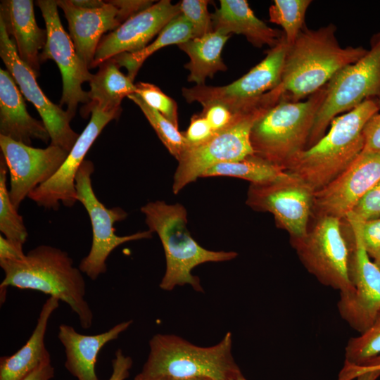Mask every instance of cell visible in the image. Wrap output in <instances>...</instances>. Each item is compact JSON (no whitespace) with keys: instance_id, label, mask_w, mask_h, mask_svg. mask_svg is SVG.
<instances>
[{"instance_id":"ab89813d","label":"cell","mask_w":380,"mask_h":380,"mask_svg":"<svg viewBox=\"0 0 380 380\" xmlns=\"http://www.w3.org/2000/svg\"><path fill=\"white\" fill-rule=\"evenodd\" d=\"M363 150L380 153V113L373 115L363 129Z\"/></svg>"},{"instance_id":"7c38bea8","label":"cell","mask_w":380,"mask_h":380,"mask_svg":"<svg viewBox=\"0 0 380 380\" xmlns=\"http://www.w3.org/2000/svg\"><path fill=\"white\" fill-rule=\"evenodd\" d=\"M350 229L349 278L352 290L340 292L337 306L341 317L360 334L380 311V269L371 260L361 235V222L347 216Z\"/></svg>"},{"instance_id":"cb8c5ba5","label":"cell","mask_w":380,"mask_h":380,"mask_svg":"<svg viewBox=\"0 0 380 380\" xmlns=\"http://www.w3.org/2000/svg\"><path fill=\"white\" fill-rule=\"evenodd\" d=\"M220 6L211 14L213 30L225 34H242L253 46H275L284 32L258 18L246 0H220Z\"/></svg>"},{"instance_id":"7402d4cb","label":"cell","mask_w":380,"mask_h":380,"mask_svg":"<svg viewBox=\"0 0 380 380\" xmlns=\"http://www.w3.org/2000/svg\"><path fill=\"white\" fill-rule=\"evenodd\" d=\"M132 322V320L120 322L96 335L80 334L72 326L61 324L58 338L65 350L67 370L77 380H99L95 370L99 351L106 344L117 339Z\"/></svg>"},{"instance_id":"7dc6e473","label":"cell","mask_w":380,"mask_h":380,"mask_svg":"<svg viewBox=\"0 0 380 380\" xmlns=\"http://www.w3.org/2000/svg\"><path fill=\"white\" fill-rule=\"evenodd\" d=\"M374 263L380 269V249L373 255Z\"/></svg>"},{"instance_id":"3957f363","label":"cell","mask_w":380,"mask_h":380,"mask_svg":"<svg viewBox=\"0 0 380 380\" xmlns=\"http://www.w3.org/2000/svg\"><path fill=\"white\" fill-rule=\"evenodd\" d=\"M336 27L330 23L317 30L305 26L289 46L281 87L282 99L298 102L324 87L343 68L355 63L368 51L362 46L341 47Z\"/></svg>"},{"instance_id":"f907efd6","label":"cell","mask_w":380,"mask_h":380,"mask_svg":"<svg viewBox=\"0 0 380 380\" xmlns=\"http://www.w3.org/2000/svg\"><path fill=\"white\" fill-rule=\"evenodd\" d=\"M373 370H380V365L376 367H374L373 369H372L371 371H373Z\"/></svg>"},{"instance_id":"e0dca14e","label":"cell","mask_w":380,"mask_h":380,"mask_svg":"<svg viewBox=\"0 0 380 380\" xmlns=\"http://www.w3.org/2000/svg\"><path fill=\"white\" fill-rule=\"evenodd\" d=\"M0 147L9 173L10 198L17 210L34 189L55 175L69 153L57 146L34 148L3 135Z\"/></svg>"},{"instance_id":"9c48e42d","label":"cell","mask_w":380,"mask_h":380,"mask_svg":"<svg viewBox=\"0 0 380 380\" xmlns=\"http://www.w3.org/2000/svg\"><path fill=\"white\" fill-rule=\"evenodd\" d=\"M94 170L93 163L84 160L75 181L77 201L85 208L92 229L91 249L78 267L91 280H96L106 272V260L114 249L126 242L149 239L153 233L148 229L122 236L115 234L113 224L125 220L127 213L120 207L108 208L97 198L91 184V176Z\"/></svg>"},{"instance_id":"b9f144b4","label":"cell","mask_w":380,"mask_h":380,"mask_svg":"<svg viewBox=\"0 0 380 380\" xmlns=\"http://www.w3.org/2000/svg\"><path fill=\"white\" fill-rule=\"evenodd\" d=\"M132 363L129 356L125 355L121 349H118L112 360L113 372L108 380H125L129 375Z\"/></svg>"},{"instance_id":"816d5d0a","label":"cell","mask_w":380,"mask_h":380,"mask_svg":"<svg viewBox=\"0 0 380 380\" xmlns=\"http://www.w3.org/2000/svg\"><path fill=\"white\" fill-rule=\"evenodd\" d=\"M378 102H379V108H380V96L378 98Z\"/></svg>"},{"instance_id":"d6986e66","label":"cell","mask_w":380,"mask_h":380,"mask_svg":"<svg viewBox=\"0 0 380 380\" xmlns=\"http://www.w3.org/2000/svg\"><path fill=\"white\" fill-rule=\"evenodd\" d=\"M180 13L179 3L172 4L170 0H161L130 17L101 38L91 68L120 53L143 49Z\"/></svg>"},{"instance_id":"8d00e7d4","label":"cell","mask_w":380,"mask_h":380,"mask_svg":"<svg viewBox=\"0 0 380 380\" xmlns=\"http://www.w3.org/2000/svg\"><path fill=\"white\" fill-rule=\"evenodd\" d=\"M237 113H234L226 106L215 102L203 106L201 113L216 133L229 126L234 122Z\"/></svg>"},{"instance_id":"f35d334b","label":"cell","mask_w":380,"mask_h":380,"mask_svg":"<svg viewBox=\"0 0 380 380\" xmlns=\"http://www.w3.org/2000/svg\"><path fill=\"white\" fill-rule=\"evenodd\" d=\"M361 235L365 248L372 258L380 249V217L361 222Z\"/></svg>"},{"instance_id":"ffe728a7","label":"cell","mask_w":380,"mask_h":380,"mask_svg":"<svg viewBox=\"0 0 380 380\" xmlns=\"http://www.w3.org/2000/svg\"><path fill=\"white\" fill-rule=\"evenodd\" d=\"M56 3L67 19L76 53L91 68L103 34L115 30L127 18L112 1H106L103 6L92 9L76 6L71 0H58Z\"/></svg>"},{"instance_id":"30bf717a","label":"cell","mask_w":380,"mask_h":380,"mask_svg":"<svg viewBox=\"0 0 380 380\" xmlns=\"http://www.w3.org/2000/svg\"><path fill=\"white\" fill-rule=\"evenodd\" d=\"M333 217L317 218L313 228L292 245L305 268L322 284L340 292L352 290L349 278L350 246Z\"/></svg>"},{"instance_id":"bcb514c9","label":"cell","mask_w":380,"mask_h":380,"mask_svg":"<svg viewBox=\"0 0 380 380\" xmlns=\"http://www.w3.org/2000/svg\"><path fill=\"white\" fill-rule=\"evenodd\" d=\"M380 376V370L365 372L357 377V380H376Z\"/></svg>"},{"instance_id":"484cf974","label":"cell","mask_w":380,"mask_h":380,"mask_svg":"<svg viewBox=\"0 0 380 380\" xmlns=\"http://www.w3.org/2000/svg\"><path fill=\"white\" fill-rule=\"evenodd\" d=\"M230 37L231 34L213 31L177 45L189 57V61L184 65L189 71V82L204 85L206 78H212L218 71L227 70L221 53Z\"/></svg>"},{"instance_id":"f1b7e54d","label":"cell","mask_w":380,"mask_h":380,"mask_svg":"<svg viewBox=\"0 0 380 380\" xmlns=\"http://www.w3.org/2000/svg\"><path fill=\"white\" fill-rule=\"evenodd\" d=\"M193 38L192 26L182 14H179L160 31L156 40L143 49L134 53H122L112 59L120 68L127 70L134 81L146 59L158 49L171 44H179Z\"/></svg>"},{"instance_id":"ba28073f","label":"cell","mask_w":380,"mask_h":380,"mask_svg":"<svg viewBox=\"0 0 380 380\" xmlns=\"http://www.w3.org/2000/svg\"><path fill=\"white\" fill-rule=\"evenodd\" d=\"M325 87V99L317 113L305 149L324 137L332 120L340 113L353 110L367 99L380 96V32L372 37L367 53L337 72Z\"/></svg>"},{"instance_id":"4dcf8cb0","label":"cell","mask_w":380,"mask_h":380,"mask_svg":"<svg viewBox=\"0 0 380 380\" xmlns=\"http://www.w3.org/2000/svg\"><path fill=\"white\" fill-rule=\"evenodd\" d=\"M310 0H274L269 8L270 21L280 25L286 42L291 46L305 25Z\"/></svg>"},{"instance_id":"ee69618b","label":"cell","mask_w":380,"mask_h":380,"mask_svg":"<svg viewBox=\"0 0 380 380\" xmlns=\"http://www.w3.org/2000/svg\"><path fill=\"white\" fill-rule=\"evenodd\" d=\"M71 1L76 6L87 9L100 8L105 4V1L101 0H71Z\"/></svg>"},{"instance_id":"4316f807","label":"cell","mask_w":380,"mask_h":380,"mask_svg":"<svg viewBox=\"0 0 380 380\" xmlns=\"http://www.w3.org/2000/svg\"><path fill=\"white\" fill-rule=\"evenodd\" d=\"M99 67V71L93 75L89 82L88 96L90 101L83 112L96 108L106 113H120L122 99L136 94V85L127 75L120 72V67L112 59L102 63Z\"/></svg>"},{"instance_id":"8fae6325","label":"cell","mask_w":380,"mask_h":380,"mask_svg":"<svg viewBox=\"0 0 380 380\" xmlns=\"http://www.w3.org/2000/svg\"><path fill=\"white\" fill-rule=\"evenodd\" d=\"M288 48L284 34L262 61L237 80L222 87L204 84L184 87L182 96L188 103L198 102L202 106L220 103L236 113L255 104L281 84Z\"/></svg>"},{"instance_id":"681fc988","label":"cell","mask_w":380,"mask_h":380,"mask_svg":"<svg viewBox=\"0 0 380 380\" xmlns=\"http://www.w3.org/2000/svg\"><path fill=\"white\" fill-rule=\"evenodd\" d=\"M134 380H144V379H142L141 375L139 374L135 376Z\"/></svg>"},{"instance_id":"603a6c76","label":"cell","mask_w":380,"mask_h":380,"mask_svg":"<svg viewBox=\"0 0 380 380\" xmlns=\"http://www.w3.org/2000/svg\"><path fill=\"white\" fill-rule=\"evenodd\" d=\"M0 135L31 146L38 139H51L42 121L27 112L23 94L11 73L0 69Z\"/></svg>"},{"instance_id":"f6af8a7d","label":"cell","mask_w":380,"mask_h":380,"mask_svg":"<svg viewBox=\"0 0 380 380\" xmlns=\"http://www.w3.org/2000/svg\"><path fill=\"white\" fill-rule=\"evenodd\" d=\"M142 379L144 380H215L213 379L205 377V376L173 377V376H156V377H152V378H143L142 377Z\"/></svg>"},{"instance_id":"8992f818","label":"cell","mask_w":380,"mask_h":380,"mask_svg":"<svg viewBox=\"0 0 380 380\" xmlns=\"http://www.w3.org/2000/svg\"><path fill=\"white\" fill-rule=\"evenodd\" d=\"M325 86L303 101L281 99L258 120L250 136L253 156L283 169L293 156L305 150L325 99Z\"/></svg>"},{"instance_id":"7a4b0ae2","label":"cell","mask_w":380,"mask_h":380,"mask_svg":"<svg viewBox=\"0 0 380 380\" xmlns=\"http://www.w3.org/2000/svg\"><path fill=\"white\" fill-rule=\"evenodd\" d=\"M379 110L378 99L372 98L336 117L324 137L293 156L283 170L300 179L314 193L322 189L362 151L364 127Z\"/></svg>"},{"instance_id":"9a60e30c","label":"cell","mask_w":380,"mask_h":380,"mask_svg":"<svg viewBox=\"0 0 380 380\" xmlns=\"http://www.w3.org/2000/svg\"><path fill=\"white\" fill-rule=\"evenodd\" d=\"M0 56L25 99L38 111L51 138V144L71 151L80 134L70 127L72 115L44 94L32 70L19 57L16 46L0 19Z\"/></svg>"},{"instance_id":"60d3db41","label":"cell","mask_w":380,"mask_h":380,"mask_svg":"<svg viewBox=\"0 0 380 380\" xmlns=\"http://www.w3.org/2000/svg\"><path fill=\"white\" fill-rule=\"evenodd\" d=\"M23 243L6 239L0 235V262L21 260L26 254L23 251Z\"/></svg>"},{"instance_id":"74e56055","label":"cell","mask_w":380,"mask_h":380,"mask_svg":"<svg viewBox=\"0 0 380 380\" xmlns=\"http://www.w3.org/2000/svg\"><path fill=\"white\" fill-rule=\"evenodd\" d=\"M183 134L190 147L205 142L215 133L205 118L199 113L191 117L190 124Z\"/></svg>"},{"instance_id":"83f0119b","label":"cell","mask_w":380,"mask_h":380,"mask_svg":"<svg viewBox=\"0 0 380 380\" xmlns=\"http://www.w3.org/2000/svg\"><path fill=\"white\" fill-rule=\"evenodd\" d=\"M345 357L338 380H353L380 363V311L366 331L348 341Z\"/></svg>"},{"instance_id":"5bb4252c","label":"cell","mask_w":380,"mask_h":380,"mask_svg":"<svg viewBox=\"0 0 380 380\" xmlns=\"http://www.w3.org/2000/svg\"><path fill=\"white\" fill-rule=\"evenodd\" d=\"M46 25V44L40 53V61H54L63 80V94L60 106L66 105L67 111L73 118L79 103H89L88 91L82 89L85 82H90L93 75L76 53L70 37L63 29L58 11L56 1L38 0Z\"/></svg>"},{"instance_id":"d4e9b609","label":"cell","mask_w":380,"mask_h":380,"mask_svg":"<svg viewBox=\"0 0 380 380\" xmlns=\"http://www.w3.org/2000/svg\"><path fill=\"white\" fill-rule=\"evenodd\" d=\"M59 300L49 297L43 304L34 329L17 352L0 358V380H22L42 362L50 358L44 343L49 319L59 306Z\"/></svg>"},{"instance_id":"52a82bcc","label":"cell","mask_w":380,"mask_h":380,"mask_svg":"<svg viewBox=\"0 0 380 380\" xmlns=\"http://www.w3.org/2000/svg\"><path fill=\"white\" fill-rule=\"evenodd\" d=\"M281 96L279 87L266 93L258 103L239 111L229 126L216 132L205 142L189 147L178 160L173 177V193L178 194L217 164L253 156L254 152L250 140L252 127L281 101Z\"/></svg>"},{"instance_id":"ac0fdd59","label":"cell","mask_w":380,"mask_h":380,"mask_svg":"<svg viewBox=\"0 0 380 380\" xmlns=\"http://www.w3.org/2000/svg\"><path fill=\"white\" fill-rule=\"evenodd\" d=\"M91 113V119L66 159L55 175L34 189L28 198L38 206L57 210L60 202L71 208L77 201L76 198L75 176L84 160V157L97 137L106 125L117 119L120 113H106L96 108H91L82 113V116Z\"/></svg>"},{"instance_id":"6da1fadb","label":"cell","mask_w":380,"mask_h":380,"mask_svg":"<svg viewBox=\"0 0 380 380\" xmlns=\"http://www.w3.org/2000/svg\"><path fill=\"white\" fill-rule=\"evenodd\" d=\"M0 266L5 275L0 284L1 303L9 286L35 290L68 304L78 316L82 328L91 327L94 315L85 300L83 273L73 265L66 251L39 245L29 251L24 259L1 261Z\"/></svg>"},{"instance_id":"c3c4849f","label":"cell","mask_w":380,"mask_h":380,"mask_svg":"<svg viewBox=\"0 0 380 380\" xmlns=\"http://www.w3.org/2000/svg\"><path fill=\"white\" fill-rule=\"evenodd\" d=\"M230 380H247V379L241 373L240 374H239L236 376L231 379Z\"/></svg>"},{"instance_id":"836d02e7","label":"cell","mask_w":380,"mask_h":380,"mask_svg":"<svg viewBox=\"0 0 380 380\" xmlns=\"http://www.w3.org/2000/svg\"><path fill=\"white\" fill-rule=\"evenodd\" d=\"M135 85L137 94L150 107L160 113L177 127H179L177 105L174 99L153 84L140 82Z\"/></svg>"},{"instance_id":"f546056e","label":"cell","mask_w":380,"mask_h":380,"mask_svg":"<svg viewBox=\"0 0 380 380\" xmlns=\"http://www.w3.org/2000/svg\"><path fill=\"white\" fill-rule=\"evenodd\" d=\"M286 174L280 167L253 155L240 160L217 164L206 170L202 177L229 176L260 184L276 180Z\"/></svg>"},{"instance_id":"e575fe53","label":"cell","mask_w":380,"mask_h":380,"mask_svg":"<svg viewBox=\"0 0 380 380\" xmlns=\"http://www.w3.org/2000/svg\"><path fill=\"white\" fill-rule=\"evenodd\" d=\"M208 1L182 0L179 3L181 14L192 26L193 38L201 37L213 32L211 14L208 12Z\"/></svg>"},{"instance_id":"d6a6232c","label":"cell","mask_w":380,"mask_h":380,"mask_svg":"<svg viewBox=\"0 0 380 380\" xmlns=\"http://www.w3.org/2000/svg\"><path fill=\"white\" fill-rule=\"evenodd\" d=\"M8 167L1 156L0 160V231L8 239L23 244L27 241L28 233L23 217L13 204L7 186Z\"/></svg>"},{"instance_id":"1f68e13d","label":"cell","mask_w":380,"mask_h":380,"mask_svg":"<svg viewBox=\"0 0 380 380\" xmlns=\"http://www.w3.org/2000/svg\"><path fill=\"white\" fill-rule=\"evenodd\" d=\"M128 98L139 107L160 140L178 160L189 147L184 134L170 120L150 107L138 94H131Z\"/></svg>"},{"instance_id":"277c9868","label":"cell","mask_w":380,"mask_h":380,"mask_svg":"<svg viewBox=\"0 0 380 380\" xmlns=\"http://www.w3.org/2000/svg\"><path fill=\"white\" fill-rule=\"evenodd\" d=\"M149 230L156 232L162 243L166 269L160 288L172 291L176 286L191 285L198 292L203 288L192 270L208 262H224L237 256L234 251H215L204 248L189 232L187 213L179 204H167L163 201H151L141 208Z\"/></svg>"},{"instance_id":"7bdbcfd3","label":"cell","mask_w":380,"mask_h":380,"mask_svg":"<svg viewBox=\"0 0 380 380\" xmlns=\"http://www.w3.org/2000/svg\"><path fill=\"white\" fill-rule=\"evenodd\" d=\"M55 370L51 357L42 362L22 380H51L54 377Z\"/></svg>"},{"instance_id":"44dd1931","label":"cell","mask_w":380,"mask_h":380,"mask_svg":"<svg viewBox=\"0 0 380 380\" xmlns=\"http://www.w3.org/2000/svg\"><path fill=\"white\" fill-rule=\"evenodd\" d=\"M0 19L8 35L14 39L18 54L37 77L39 73L40 53L47 38L46 30L37 24L33 1L4 0L0 4Z\"/></svg>"},{"instance_id":"d590c367","label":"cell","mask_w":380,"mask_h":380,"mask_svg":"<svg viewBox=\"0 0 380 380\" xmlns=\"http://www.w3.org/2000/svg\"><path fill=\"white\" fill-rule=\"evenodd\" d=\"M347 216L360 222L380 217V181L365 194Z\"/></svg>"},{"instance_id":"5b68a950","label":"cell","mask_w":380,"mask_h":380,"mask_svg":"<svg viewBox=\"0 0 380 380\" xmlns=\"http://www.w3.org/2000/svg\"><path fill=\"white\" fill-rule=\"evenodd\" d=\"M232 334L217 344L201 347L172 334H158L149 341V353L141 373L143 378L205 376L230 380L241 370L232 353Z\"/></svg>"},{"instance_id":"2e32d148","label":"cell","mask_w":380,"mask_h":380,"mask_svg":"<svg viewBox=\"0 0 380 380\" xmlns=\"http://www.w3.org/2000/svg\"><path fill=\"white\" fill-rule=\"evenodd\" d=\"M380 181V153L362 150L350 165L313 195L317 217L345 219L360 200Z\"/></svg>"},{"instance_id":"4fadbf2b","label":"cell","mask_w":380,"mask_h":380,"mask_svg":"<svg viewBox=\"0 0 380 380\" xmlns=\"http://www.w3.org/2000/svg\"><path fill=\"white\" fill-rule=\"evenodd\" d=\"M314 191L298 178L286 174L270 182L251 184L246 204L255 210L270 213L278 227L291 240L304 237L312 211Z\"/></svg>"}]
</instances>
